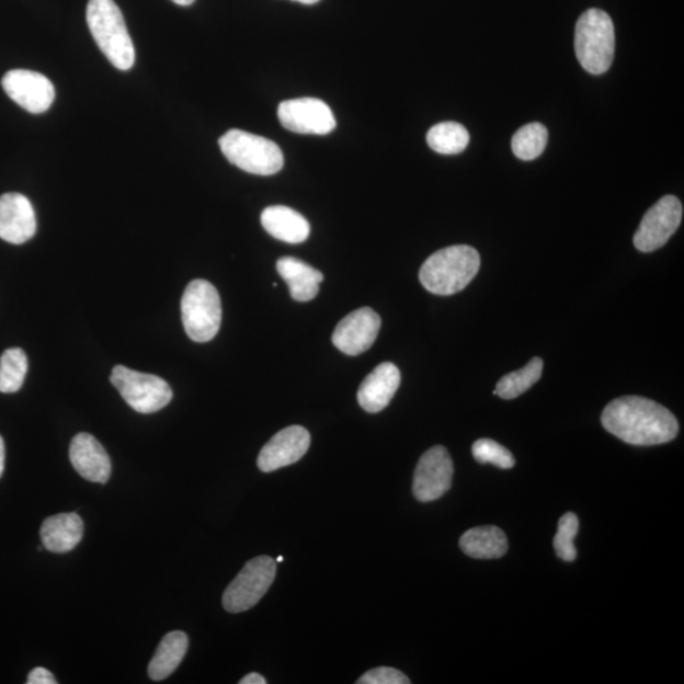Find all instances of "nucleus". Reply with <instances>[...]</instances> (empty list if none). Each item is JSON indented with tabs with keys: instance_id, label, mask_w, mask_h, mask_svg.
I'll list each match as a JSON object with an SVG mask.
<instances>
[{
	"instance_id": "nucleus-1",
	"label": "nucleus",
	"mask_w": 684,
	"mask_h": 684,
	"mask_svg": "<svg viewBox=\"0 0 684 684\" xmlns=\"http://www.w3.org/2000/svg\"><path fill=\"white\" fill-rule=\"evenodd\" d=\"M601 421L609 434L637 446L670 443L680 431L679 421L670 410L639 396H625L609 402Z\"/></svg>"
},
{
	"instance_id": "nucleus-2",
	"label": "nucleus",
	"mask_w": 684,
	"mask_h": 684,
	"mask_svg": "<svg viewBox=\"0 0 684 684\" xmlns=\"http://www.w3.org/2000/svg\"><path fill=\"white\" fill-rule=\"evenodd\" d=\"M480 256L475 248L455 246L431 255L421 266L420 282L430 293L452 296L476 278Z\"/></svg>"
},
{
	"instance_id": "nucleus-3",
	"label": "nucleus",
	"mask_w": 684,
	"mask_h": 684,
	"mask_svg": "<svg viewBox=\"0 0 684 684\" xmlns=\"http://www.w3.org/2000/svg\"><path fill=\"white\" fill-rule=\"evenodd\" d=\"M87 22L98 47L113 67L124 71L132 69L136 59L135 46L124 14L114 0H89Z\"/></svg>"
},
{
	"instance_id": "nucleus-4",
	"label": "nucleus",
	"mask_w": 684,
	"mask_h": 684,
	"mask_svg": "<svg viewBox=\"0 0 684 684\" xmlns=\"http://www.w3.org/2000/svg\"><path fill=\"white\" fill-rule=\"evenodd\" d=\"M574 48L578 61L593 76L605 75L615 56V27L609 15L592 8L575 26Z\"/></svg>"
},
{
	"instance_id": "nucleus-5",
	"label": "nucleus",
	"mask_w": 684,
	"mask_h": 684,
	"mask_svg": "<svg viewBox=\"0 0 684 684\" xmlns=\"http://www.w3.org/2000/svg\"><path fill=\"white\" fill-rule=\"evenodd\" d=\"M219 148L235 167L254 175H273L284 166L278 145L262 136L230 129L219 138Z\"/></svg>"
},
{
	"instance_id": "nucleus-6",
	"label": "nucleus",
	"mask_w": 684,
	"mask_h": 684,
	"mask_svg": "<svg viewBox=\"0 0 684 684\" xmlns=\"http://www.w3.org/2000/svg\"><path fill=\"white\" fill-rule=\"evenodd\" d=\"M182 320L186 335L195 342H208L217 335L223 306L214 284L203 280L189 284L182 298Z\"/></svg>"
},
{
	"instance_id": "nucleus-7",
	"label": "nucleus",
	"mask_w": 684,
	"mask_h": 684,
	"mask_svg": "<svg viewBox=\"0 0 684 684\" xmlns=\"http://www.w3.org/2000/svg\"><path fill=\"white\" fill-rule=\"evenodd\" d=\"M110 379L126 403L138 413L158 412L173 399V390L164 379L125 365L114 366Z\"/></svg>"
},
{
	"instance_id": "nucleus-8",
	"label": "nucleus",
	"mask_w": 684,
	"mask_h": 684,
	"mask_svg": "<svg viewBox=\"0 0 684 684\" xmlns=\"http://www.w3.org/2000/svg\"><path fill=\"white\" fill-rule=\"evenodd\" d=\"M276 575V560L262 556L248 561L224 593L223 605L227 613L248 611L265 596Z\"/></svg>"
},
{
	"instance_id": "nucleus-9",
	"label": "nucleus",
	"mask_w": 684,
	"mask_h": 684,
	"mask_svg": "<svg viewBox=\"0 0 684 684\" xmlns=\"http://www.w3.org/2000/svg\"><path fill=\"white\" fill-rule=\"evenodd\" d=\"M682 203L674 195H665L648 209L638 231L634 236V246L641 252H653L665 246L682 223Z\"/></svg>"
},
{
	"instance_id": "nucleus-10",
	"label": "nucleus",
	"mask_w": 684,
	"mask_h": 684,
	"mask_svg": "<svg viewBox=\"0 0 684 684\" xmlns=\"http://www.w3.org/2000/svg\"><path fill=\"white\" fill-rule=\"evenodd\" d=\"M278 117L283 127L303 135H329L337 119L328 104L317 98H298L281 103Z\"/></svg>"
},
{
	"instance_id": "nucleus-11",
	"label": "nucleus",
	"mask_w": 684,
	"mask_h": 684,
	"mask_svg": "<svg viewBox=\"0 0 684 684\" xmlns=\"http://www.w3.org/2000/svg\"><path fill=\"white\" fill-rule=\"evenodd\" d=\"M454 476L452 456L444 446L431 447L421 456L413 477V494L421 502L438 500L451 490Z\"/></svg>"
},
{
	"instance_id": "nucleus-12",
	"label": "nucleus",
	"mask_w": 684,
	"mask_h": 684,
	"mask_svg": "<svg viewBox=\"0 0 684 684\" xmlns=\"http://www.w3.org/2000/svg\"><path fill=\"white\" fill-rule=\"evenodd\" d=\"M2 87L13 102L30 113H44L50 110L55 101L54 84L37 71H8L2 79Z\"/></svg>"
},
{
	"instance_id": "nucleus-13",
	"label": "nucleus",
	"mask_w": 684,
	"mask_h": 684,
	"mask_svg": "<svg viewBox=\"0 0 684 684\" xmlns=\"http://www.w3.org/2000/svg\"><path fill=\"white\" fill-rule=\"evenodd\" d=\"M380 326V317L372 308L356 309L337 326L332 333L333 345L346 355H361L373 346Z\"/></svg>"
},
{
	"instance_id": "nucleus-14",
	"label": "nucleus",
	"mask_w": 684,
	"mask_h": 684,
	"mask_svg": "<svg viewBox=\"0 0 684 684\" xmlns=\"http://www.w3.org/2000/svg\"><path fill=\"white\" fill-rule=\"evenodd\" d=\"M311 435L303 426H289L275 434L259 454L258 467L264 474L292 466L304 458Z\"/></svg>"
},
{
	"instance_id": "nucleus-15",
	"label": "nucleus",
	"mask_w": 684,
	"mask_h": 684,
	"mask_svg": "<svg viewBox=\"0 0 684 684\" xmlns=\"http://www.w3.org/2000/svg\"><path fill=\"white\" fill-rule=\"evenodd\" d=\"M37 221L34 206L20 193L0 197V239L21 246L34 238Z\"/></svg>"
},
{
	"instance_id": "nucleus-16",
	"label": "nucleus",
	"mask_w": 684,
	"mask_h": 684,
	"mask_svg": "<svg viewBox=\"0 0 684 684\" xmlns=\"http://www.w3.org/2000/svg\"><path fill=\"white\" fill-rule=\"evenodd\" d=\"M72 467L89 482L105 485L112 471L107 452L91 434L81 433L72 438L69 451Z\"/></svg>"
},
{
	"instance_id": "nucleus-17",
	"label": "nucleus",
	"mask_w": 684,
	"mask_h": 684,
	"mask_svg": "<svg viewBox=\"0 0 684 684\" xmlns=\"http://www.w3.org/2000/svg\"><path fill=\"white\" fill-rule=\"evenodd\" d=\"M401 385V373L394 363H381L366 377L360 390L357 401L362 409L369 413H378L392 401Z\"/></svg>"
},
{
	"instance_id": "nucleus-18",
	"label": "nucleus",
	"mask_w": 684,
	"mask_h": 684,
	"mask_svg": "<svg viewBox=\"0 0 684 684\" xmlns=\"http://www.w3.org/2000/svg\"><path fill=\"white\" fill-rule=\"evenodd\" d=\"M84 523L77 513H60L48 517L41 526V540L48 551L62 554L78 547L83 539Z\"/></svg>"
},
{
	"instance_id": "nucleus-19",
	"label": "nucleus",
	"mask_w": 684,
	"mask_h": 684,
	"mask_svg": "<svg viewBox=\"0 0 684 684\" xmlns=\"http://www.w3.org/2000/svg\"><path fill=\"white\" fill-rule=\"evenodd\" d=\"M276 271L288 284L290 297L297 303H308L319 295L323 274L303 260L292 256L281 258L276 263Z\"/></svg>"
},
{
	"instance_id": "nucleus-20",
	"label": "nucleus",
	"mask_w": 684,
	"mask_h": 684,
	"mask_svg": "<svg viewBox=\"0 0 684 684\" xmlns=\"http://www.w3.org/2000/svg\"><path fill=\"white\" fill-rule=\"evenodd\" d=\"M262 225L273 238L288 243L305 242L311 232L307 219L297 210L285 206L265 208Z\"/></svg>"
},
{
	"instance_id": "nucleus-21",
	"label": "nucleus",
	"mask_w": 684,
	"mask_h": 684,
	"mask_svg": "<svg viewBox=\"0 0 684 684\" xmlns=\"http://www.w3.org/2000/svg\"><path fill=\"white\" fill-rule=\"evenodd\" d=\"M459 545L464 554L475 559H499L509 550L506 534L495 526L470 528L463 534Z\"/></svg>"
},
{
	"instance_id": "nucleus-22",
	"label": "nucleus",
	"mask_w": 684,
	"mask_h": 684,
	"mask_svg": "<svg viewBox=\"0 0 684 684\" xmlns=\"http://www.w3.org/2000/svg\"><path fill=\"white\" fill-rule=\"evenodd\" d=\"M190 647L189 635L183 631H171L161 640L149 664L152 681L167 680L181 665Z\"/></svg>"
},
{
	"instance_id": "nucleus-23",
	"label": "nucleus",
	"mask_w": 684,
	"mask_h": 684,
	"mask_svg": "<svg viewBox=\"0 0 684 684\" xmlns=\"http://www.w3.org/2000/svg\"><path fill=\"white\" fill-rule=\"evenodd\" d=\"M469 138V133L463 125L456 122H442L431 127L428 144L438 153L456 155L467 149Z\"/></svg>"
},
{
	"instance_id": "nucleus-24",
	"label": "nucleus",
	"mask_w": 684,
	"mask_h": 684,
	"mask_svg": "<svg viewBox=\"0 0 684 684\" xmlns=\"http://www.w3.org/2000/svg\"><path fill=\"white\" fill-rule=\"evenodd\" d=\"M544 369V363L540 357H534L528 362L523 369L512 372L501 378L497 383L493 395L500 396L503 399H513L526 392L531 389L535 383L542 378Z\"/></svg>"
},
{
	"instance_id": "nucleus-25",
	"label": "nucleus",
	"mask_w": 684,
	"mask_h": 684,
	"mask_svg": "<svg viewBox=\"0 0 684 684\" xmlns=\"http://www.w3.org/2000/svg\"><path fill=\"white\" fill-rule=\"evenodd\" d=\"M29 369L26 353L20 347L8 349L0 356V392L15 394L23 386Z\"/></svg>"
},
{
	"instance_id": "nucleus-26",
	"label": "nucleus",
	"mask_w": 684,
	"mask_h": 684,
	"mask_svg": "<svg viewBox=\"0 0 684 684\" xmlns=\"http://www.w3.org/2000/svg\"><path fill=\"white\" fill-rule=\"evenodd\" d=\"M548 129L542 124H528L521 127L512 137V151L524 161L539 158L547 148Z\"/></svg>"
},
{
	"instance_id": "nucleus-27",
	"label": "nucleus",
	"mask_w": 684,
	"mask_h": 684,
	"mask_svg": "<svg viewBox=\"0 0 684 684\" xmlns=\"http://www.w3.org/2000/svg\"><path fill=\"white\" fill-rule=\"evenodd\" d=\"M580 532V520L575 513L568 512L559 520L558 533L554 537V549L557 556L565 561H574L577 549L574 547L575 536Z\"/></svg>"
},
{
	"instance_id": "nucleus-28",
	"label": "nucleus",
	"mask_w": 684,
	"mask_h": 684,
	"mask_svg": "<svg viewBox=\"0 0 684 684\" xmlns=\"http://www.w3.org/2000/svg\"><path fill=\"white\" fill-rule=\"evenodd\" d=\"M475 459L480 464H493L501 469L515 467V458L506 447L493 442L491 438H480L471 447Z\"/></svg>"
},
{
	"instance_id": "nucleus-29",
	"label": "nucleus",
	"mask_w": 684,
	"mask_h": 684,
	"mask_svg": "<svg viewBox=\"0 0 684 684\" xmlns=\"http://www.w3.org/2000/svg\"><path fill=\"white\" fill-rule=\"evenodd\" d=\"M357 684H409L411 681L406 674L395 668H374L356 681Z\"/></svg>"
},
{
	"instance_id": "nucleus-30",
	"label": "nucleus",
	"mask_w": 684,
	"mask_h": 684,
	"mask_svg": "<svg viewBox=\"0 0 684 684\" xmlns=\"http://www.w3.org/2000/svg\"><path fill=\"white\" fill-rule=\"evenodd\" d=\"M53 673L45 670V668H35L29 674L27 684H56Z\"/></svg>"
},
{
	"instance_id": "nucleus-31",
	"label": "nucleus",
	"mask_w": 684,
	"mask_h": 684,
	"mask_svg": "<svg viewBox=\"0 0 684 684\" xmlns=\"http://www.w3.org/2000/svg\"><path fill=\"white\" fill-rule=\"evenodd\" d=\"M266 681L262 674L250 673L240 681V684H265Z\"/></svg>"
},
{
	"instance_id": "nucleus-32",
	"label": "nucleus",
	"mask_w": 684,
	"mask_h": 684,
	"mask_svg": "<svg viewBox=\"0 0 684 684\" xmlns=\"http://www.w3.org/2000/svg\"><path fill=\"white\" fill-rule=\"evenodd\" d=\"M4 464H5V446H4L3 437L0 436V477L3 476Z\"/></svg>"
},
{
	"instance_id": "nucleus-33",
	"label": "nucleus",
	"mask_w": 684,
	"mask_h": 684,
	"mask_svg": "<svg viewBox=\"0 0 684 684\" xmlns=\"http://www.w3.org/2000/svg\"><path fill=\"white\" fill-rule=\"evenodd\" d=\"M171 2H174L178 5L186 7L193 4L194 0H171Z\"/></svg>"
},
{
	"instance_id": "nucleus-34",
	"label": "nucleus",
	"mask_w": 684,
	"mask_h": 684,
	"mask_svg": "<svg viewBox=\"0 0 684 684\" xmlns=\"http://www.w3.org/2000/svg\"><path fill=\"white\" fill-rule=\"evenodd\" d=\"M295 2H298V3H303V4H307V5H309V4H316V3H319V2H320V0H295Z\"/></svg>"
},
{
	"instance_id": "nucleus-35",
	"label": "nucleus",
	"mask_w": 684,
	"mask_h": 684,
	"mask_svg": "<svg viewBox=\"0 0 684 684\" xmlns=\"http://www.w3.org/2000/svg\"><path fill=\"white\" fill-rule=\"evenodd\" d=\"M283 560H284L283 557H278V559H276V563H282Z\"/></svg>"
}]
</instances>
